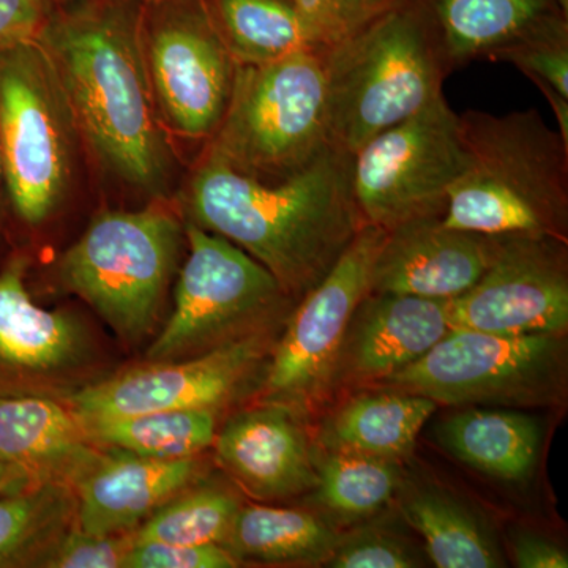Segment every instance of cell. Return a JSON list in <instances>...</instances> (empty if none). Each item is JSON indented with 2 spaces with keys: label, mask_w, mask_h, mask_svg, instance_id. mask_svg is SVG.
I'll return each instance as SVG.
<instances>
[{
  "label": "cell",
  "mask_w": 568,
  "mask_h": 568,
  "mask_svg": "<svg viewBox=\"0 0 568 568\" xmlns=\"http://www.w3.org/2000/svg\"><path fill=\"white\" fill-rule=\"evenodd\" d=\"M452 328L499 335L566 334V241L507 235L495 261L448 306Z\"/></svg>",
  "instance_id": "obj_13"
},
{
  "label": "cell",
  "mask_w": 568,
  "mask_h": 568,
  "mask_svg": "<svg viewBox=\"0 0 568 568\" xmlns=\"http://www.w3.org/2000/svg\"><path fill=\"white\" fill-rule=\"evenodd\" d=\"M239 507L237 499L223 489L204 488L174 496L145 518L140 529L133 530V541L223 544Z\"/></svg>",
  "instance_id": "obj_30"
},
{
  "label": "cell",
  "mask_w": 568,
  "mask_h": 568,
  "mask_svg": "<svg viewBox=\"0 0 568 568\" xmlns=\"http://www.w3.org/2000/svg\"><path fill=\"white\" fill-rule=\"evenodd\" d=\"M223 544L237 560L313 564L331 559L339 538L334 529L306 511L246 506L239 507Z\"/></svg>",
  "instance_id": "obj_24"
},
{
  "label": "cell",
  "mask_w": 568,
  "mask_h": 568,
  "mask_svg": "<svg viewBox=\"0 0 568 568\" xmlns=\"http://www.w3.org/2000/svg\"><path fill=\"white\" fill-rule=\"evenodd\" d=\"M503 237L454 230L426 216L388 231L377 254L369 293L452 301L465 294L495 261Z\"/></svg>",
  "instance_id": "obj_15"
},
{
  "label": "cell",
  "mask_w": 568,
  "mask_h": 568,
  "mask_svg": "<svg viewBox=\"0 0 568 568\" xmlns=\"http://www.w3.org/2000/svg\"><path fill=\"white\" fill-rule=\"evenodd\" d=\"M196 476L194 457H141L119 448L97 455L73 484L80 529L93 536L129 532Z\"/></svg>",
  "instance_id": "obj_17"
},
{
  "label": "cell",
  "mask_w": 568,
  "mask_h": 568,
  "mask_svg": "<svg viewBox=\"0 0 568 568\" xmlns=\"http://www.w3.org/2000/svg\"><path fill=\"white\" fill-rule=\"evenodd\" d=\"M402 515L424 537L439 568L503 567L499 549L480 519L446 493L418 488L402 496Z\"/></svg>",
  "instance_id": "obj_25"
},
{
  "label": "cell",
  "mask_w": 568,
  "mask_h": 568,
  "mask_svg": "<svg viewBox=\"0 0 568 568\" xmlns=\"http://www.w3.org/2000/svg\"><path fill=\"white\" fill-rule=\"evenodd\" d=\"M183 231L190 254L175 287L173 315L149 349L156 362L224 343V335L286 295L274 275L233 242L193 222Z\"/></svg>",
  "instance_id": "obj_11"
},
{
  "label": "cell",
  "mask_w": 568,
  "mask_h": 568,
  "mask_svg": "<svg viewBox=\"0 0 568 568\" xmlns=\"http://www.w3.org/2000/svg\"><path fill=\"white\" fill-rule=\"evenodd\" d=\"M436 407L433 399L399 390L357 396L332 418L327 439L334 448L396 462L413 452Z\"/></svg>",
  "instance_id": "obj_23"
},
{
  "label": "cell",
  "mask_w": 568,
  "mask_h": 568,
  "mask_svg": "<svg viewBox=\"0 0 568 568\" xmlns=\"http://www.w3.org/2000/svg\"><path fill=\"white\" fill-rule=\"evenodd\" d=\"M323 48L235 69L233 92L204 151L261 182L301 173L327 149Z\"/></svg>",
  "instance_id": "obj_5"
},
{
  "label": "cell",
  "mask_w": 568,
  "mask_h": 568,
  "mask_svg": "<svg viewBox=\"0 0 568 568\" xmlns=\"http://www.w3.org/2000/svg\"><path fill=\"white\" fill-rule=\"evenodd\" d=\"M392 2H395V0H384V6H390Z\"/></svg>",
  "instance_id": "obj_41"
},
{
  "label": "cell",
  "mask_w": 568,
  "mask_h": 568,
  "mask_svg": "<svg viewBox=\"0 0 568 568\" xmlns=\"http://www.w3.org/2000/svg\"><path fill=\"white\" fill-rule=\"evenodd\" d=\"M28 263L13 260L0 272V368L50 372L81 353L80 328L63 313L33 304L26 290Z\"/></svg>",
  "instance_id": "obj_21"
},
{
  "label": "cell",
  "mask_w": 568,
  "mask_h": 568,
  "mask_svg": "<svg viewBox=\"0 0 568 568\" xmlns=\"http://www.w3.org/2000/svg\"><path fill=\"white\" fill-rule=\"evenodd\" d=\"M132 547L133 532L93 536L78 528L62 534L41 556L37 567L123 568Z\"/></svg>",
  "instance_id": "obj_32"
},
{
  "label": "cell",
  "mask_w": 568,
  "mask_h": 568,
  "mask_svg": "<svg viewBox=\"0 0 568 568\" xmlns=\"http://www.w3.org/2000/svg\"><path fill=\"white\" fill-rule=\"evenodd\" d=\"M33 484H39V481L33 480L20 467L11 466L0 459V496L21 491V489L31 487Z\"/></svg>",
  "instance_id": "obj_39"
},
{
  "label": "cell",
  "mask_w": 568,
  "mask_h": 568,
  "mask_svg": "<svg viewBox=\"0 0 568 568\" xmlns=\"http://www.w3.org/2000/svg\"><path fill=\"white\" fill-rule=\"evenodd\" d=\"M328 566L335 568H414L420 566L406 544L387 534L362 532L351 540H339Z\"/></svg>",
  "instance_id": "obj_35"
},
{
  "label": "cell",
  "mask_w": 568,
  "mask_h": 568,
  "mask_svg": "<svg viewBox=\"0 0 568 568\" xmlns=\"http://www.w3.org/2000/svg\"><path fill=\"white\" fill-rule=\"evenodd\" d=\"M3 186V171H2V162H0V190Z\"/></svg>",
  "instance_id": "obj_40"
},
{
  "label": "cell",
  "mask_w": 568,
  "mask_h": 568,
  "mask_svg": "<svg viewBox=\"0 0 568 568\" xmlns=\"http://www.w3.org/2000/svg\"><path fill=\"white\" fill-rule=\"evenodd\" d=\"M207 7L227 50L241 65L321 50L293 0H211Z\"/></svg>",
  "instance_id": "obj_26"
},
{
  "label": "cell",
  "mask_w": 568,
  "mask_h": 568,
  "mask_svg": "<svg viewBox=\"0 0 568 568\" xmlns=\"http://www.w3.org/2000/svg\"><path fill=\"white\" fill-rule=\"evenodd\" d=\"M39 40L99 163L126 185L162 196L173 149L142 58L140 20L115 7H92L50 18Z\"/></svg>",
  "instance_id": "obj_2"
},
{
  "label": "cell",
  "mask_w": 568,
  "mask_h": 568,
  "mask_svg": "<svg viewBox=\"0 0 568 568\" xmlns=\"http://www.w3.org/2000/svg\"><path fill=\"white\" fill-rule=\"evenodd\" d=\"M140 18L142 58L168 133L211 141L233 92L237 62L203 0H155Z\"/></svg>",
  "instance_id": "obj_10"
},
{
  "label": "cell",
  "mask_w": 568,
  "mask_h": 568,
  "mask_svg": "<svg viewBox=\"0 0 568 568\" xmlns=\"http://www.w3.org/2000/svg\"><path fill=\"white\" fill-rule=\"evenodd\" d=\"M388 231L364 224L334 267L304 295L268 369V394L304 402L334 376L355 310L372 291L373 268Z\"/></svg>",
  "instance_id": "obj_12"
},
{
  "label": "cell",
  "mask_w": 568,
  "mask_h": 568,
  "mask_svg": "<svg viewBox=\"0 0 568 568\" xmlns=\"http://www.w3.org/2000/svg\"><path fill=\"white\" fill-rule=\"evenodd\" d=\"M80 136L69 97L40 40L0 51V162L22 222L37 226L61 205Z\"/></svg>",
  "instance_id": "obj_6"
},
{
  "label": "cell",
  "mask_w": 568,
  "mask_h": 568,
  "mask_svg": "<svg viewBox=\"0 0 568 568\" xmlns=\"http://www.w3.org/2000/svg\"><path fill=\"white\" fill-rule=\"evenodd\" d=\"M439 443L467 466L506 481L532 474L541 446L536 417L510 410L469 409L440 425Z\"/></svg>",
  "instance_id": "obj_22"
},
{
  "label": "cell",
  "mask_w": 568,
  "mask_h": 568,
  "mask_svg": "<svg viewBox=\"0 0 568 568\" xmlns=\"http://www.w3.org/2000/svg\"><path fill=\"white\" fill-rule=\"evenodd\" d=\"M77 515V495L63 481H39L0 496V568L37 567Z\"/></svg>",
  "instance_id": "obj_28"
},
{
  "label": "cell",
  "mask_w": 568,
  "mask_h": 568,
  "mask_svg": "<svg viewBox=\"0 0 568 568\" xmlns=\"http://www.w3.org/2000/svg\"><path fill=\"white\" fill-rule=\"evenodd\" d=\"M466 168L443 223L495 237L567 242L568 144L537 110L459 115Z\"/></svg>",
  "instance_id": "obj_3"
},
{
  "label": "cell",
  "mask_w": 568,
  "mask_h": 568,
  "mask_svg": "<svg viewBox=\"0 0 568 568\" xmlns=\"http://www.w3.org/2000/svg\"><path fill=\"white\" fill-rule=\"evenodd\" d=\"M88 439L78 417L59 403L0 394V459L20 467L33 480L73 487L99 455Z\"/></svg>",
  "instance_id": "obj_19"
},
{
  "label": "cell",
  "mask_w": 568,
  "mask_h": 568,
  "mask_svg": "<svg viewBox=\"0 0 568 568\" xmlns=\"http://www.w3.org/2000/svg\"><path fill=\"white\" fill-rule=\"evenodd\" d=\"M529 80L540 89L545 99L551 104L556 119H558L559 134L568 144V97L562 95L558 89L552 88L548 82L538 80V78H529Z\"/></svg>",
  "instance_id": "obj_38"
},
{
  "label": "cell",
  "mask_w": 568,
  "mask_h": 568,
  "mask_svg": "<svg viewBox=\"0 0 568 568\" xmlns=\"http://www.w3.org/2000/svg\"><path fill=\"white\" fill-rule=\"evenodd\" d=\"M465 168L459 115L439 95L354 153L351 192L362 226L392 231L414 220L443 216L448 193Z\"/></svg>",
  "instance_id": "obj_9"
},
{
  "label": "cell",
  "mask_w": 568,
  "mask_h": 568,
  "mask_svg": "<svg viewBox=\"0 0 568 568\" xmlns=\"http://www.w3.org/2000/svg\"><path fill=\"white\" fill-rule=\"evenodd\" d=\"M80 422L85 436L93 443L132 452L141 457H194L215 440L212 409L153 410Z\"/></svg>",
  "instance_id": "obj_27"
},
{
  "label": "cell",
  "mask_w": 568,
  "mask_h": 568,
  "mask_svg": "<svg viewBox=\"0 0 568 568\" xmlns=\"http://www.w3.org/2000/svg\"><path fill=\"white\" fill-rule=\"evenodd\" d=\"M420 11L448 73L474 61H497L515 41L552 18L567 0H428Z\"/></svg>",
  "instance_id": "obj_20"
},
{
  "label": "cell",
  "mask_w": 568,
  "mask_h": 568,
  "mask_svg": "<svg viewBox=\"0 0 568 568\" xmlns=\"http://www.w3.org/2000/svg\"><path fill=\"white\" fill-rule=\"evenodd\" d=\"M497 61L514 63L528 78L548 82L568 97V31L566 17L552 18L500 52Z\"/></svg>",
  "instance_id": "obj_31"
},
{
  "label": "cell",
  "mask_w": 568,
  "mask_h": 568,
  "mask_svg": "<svg viewBox=\"0 0 568 568\" xmlns=\"http://www.w3.org/2000/svg\"><path fill=\"white\" fill-rule=\"evenodd\" d=\"M313 43L327 48L384 9V0H293Z\"/></svg>",
  "instance_id": "obj_33"
},
{
  "label": "cell",
  "mask_w": 568,
  "mask_h": 568,
  "mask_svg": "<svg viewBox=\"0 0 568 568\" xmlns=\"http://www.w3.org/2000/svg\"><path fill=\"white\" fill-rule=\"evenodd\" d=\"M50 18L44 0H0V51L39 40Z\"/></svg>",
  "instance_id": "obj_36"
},
{
  "label": "cell",
  "mask_w": 568,
  "mask_h": 568,
  "mask_svg": "<svg viewBox=\"0 0 568 568\" xmlns=\"http://www.w3.org/2000/svg\"><path fill=\"white\" fill-rule=\"evenodd\" d=\"M216 454L235 480L260 499L301 495L316 485L304 429L282 405L231 418L216 437Z\"/></svg>",
  "instance_id": "obj_18"
},
{
  "label": "cell",
  "mask_w": 568,
  "mask_h": 568,
  "mask_svg": "<svg viewBox=\"0 0 568 568\" xmlns=\"http://www.w3.org/2000/svg\"><path fill=\"white\" fill-rule=\"evenodd\" d=\"M181 241L182 224L159 205L103 212L63 254L59 276L115 334L138 339L159 316Z\"/></svg>",
  "instance_id": "obj_7"
},
{
  "label": "cell",
  "mask_w": 568,
  "mask_h": 568,
  "mask_svg": "<svg viewBox=\"0 0 568 568\" xmlns=\"http://www.w3.org/2000/svg\"><path fill=\"white\" fill-rule=\"evenodd\" d=\"M515 560L521 568H567V552L536 534H519L514 544Z\"/></svg>",
  "instance_id": "obj_37"
},
{
  "label": "cell",
  "mask_w": 568,
  "mask_h": 568,
  "mask_svg": "<svg viewBox=\"0 0 568 568\" xmlns=\"http://www.w3.org/2000/svg\"><path fill=\"white\" fill-rule=\"evenodd\" d=\"M260 335L230 339L186 362L130 369L71 396L78 420L222 405L263 354Z\"/></svg>",
  "instance_id": "obj_14"
},
{
  "label": "cell",
  "mask_w": 568,
  "mask_h": 568,
  "mask_svg": "<svg viewBox=\"0 0 568 568\" xmlns=\"http://www.w3.org/2000/svg\"><path fill=\"white\" fill-rule=\"evenodd\" d=\"M562 335H499L452 328L414 364L381 381L437 405H547L562 395Z\"/></svg>",
  "instance_id": "obj_8"
},
{
  "label": "cell",
  "mask_w": 568,
  "mask_h": 568,
  "mask_svg": "<svg viewBox=\"0 0 568 568\" xmlns=\"http://www.w3.org/2000/svg\"><path fill=\"white\" fill-rule=\"evenodd\" d=\"M237 559L220 544H134L123 568H233Z\"/></svg>",
  "instance_id": "obj_34"
},
{
  "label": "cell",
  "mask_w": 568,
  "mask_h": 568,
  "mask_svg": "<svg viewBox=\"0 0 568 568\" xmlns=\"http://www.w3.org/2000/svg\"><path fill=\"white\" fill-rule=\"evenodd\" d=\"M448 306L444 298L369 293L351 320L335 373L381 383L414 364L452 331Z\"/></svg>",
  "instance_id": "obj_16"
},
{
  "label": "cell",
  "mask_w": 568,
  "mask_h": 568,
  "mask_svg": "<svg viewBox=\"0 0 568 568\" xmlns=\"http://www.w3.org/2000/svg\"><path fill=\"white\" fill-rule=\"evenodd\" d=\"M351 160L331 145L301 173L268 183L204 151L186 204L193 223L244 250L274 275L284 294L304 297L362 227L351 192Z\"/></svg>",
  "instance_id": "obj_1"
},
{
  "label": "cell",
  "mask_w": 568,
  "mask_h": 568,
  "mask_svg": "<svg viewBox=\"0 0 568 568\" xmlns=\"http://www.w3.org/2000/svg\"><path fill=\"white\" fill-rule=\"evenodd\" d=\"M316 470V503L343 521L375 515L399 488L402 473L394 459L369 457L332 448L313 458Z\"/></svg>",
  "instance_id": "obj_29"
},
{
  "label": "cell",
  "mask_w": 568,
  "mask_h": 568,
  "mask_svg": "<svg viewBox=\"0 0 568 568\" xmlns=\"http://www.w3.org/2000/svg\"><path fill=\"white\" fill-rule=\"evenodd\" d=\"M328 141L353 156L443 95L448 71L417 9L384 7L323 48Z\"/></svg>",
  "instance_id": "obj_4"
}]
</instances>
